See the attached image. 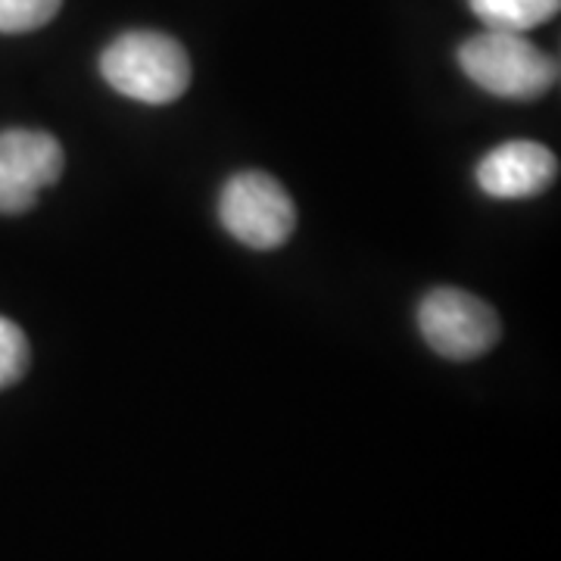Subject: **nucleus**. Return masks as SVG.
<instances>
[{
    "instance_id": "obj_3",
    "label": "nucleus",
    "mask_w": 561,
    "mask_h": 561,
    "mask_svg": "<svg viewBox=\"0 0 561 561\" xmlns=\"http://www.w3.org/2000/svg\"><path fill=\"white\" fill-rule=\"evenodd\" d=\"M219 219L234 241L256 253H268L290 241L297 228V206L278 179L265 172H238L221 187Z\"/></svg>"
},
{
    "instance_id": "obj_5",
    "label": "nucleus",
    "mask_w": 561,
    "mask_h": 561,
    "mask_svg": "<svg viewBox=\"0 0 561 561\" xmlns=\"http://www.w3.org/2000/svg\"><path fill=\"white\" fill-rule=\"evenodd\" d=\"M66 165L60 140L47 131H0V216L28 213L44 187L57 184Z\"/></svg>"
},
{
    "instance_id": "obj_8",
    "label": "nucleus",
    "mask_w": 561,
    "mask_h": 561,
    "mask_svg": "<svg viewBox=\"0 0 561 561\" xmlns=\"http://www.w3.org/2000/svg\"><path fill=\"white\" fill-rule=\"evenodd\" d=\"M62 0H0V32L3 35H22L38 32L41 25L60 13Z\"/></svg>"
},
{
    "instance_id": "obj_1",
    "label": "nucleus",
    "mask_w": 561,
    "mask_h": 561,
    "mask_svg": "<svg viewBox=\"0 0 561 561\" xmlns=\"http://www.w3.org/2000/svg\"><path fill=\"white\" fill-rule=\"evenodd\" d=\"M101 76L113 91L147 106L175 103L191 84V57L162 32H125L101 54Z\"/></svg>"
},
{
    "instance_id": "obj_2",
    "label": "nucleus",
    "mask_w": 561,
    "mask_h": 561,
    "mask_svg": "<svg viewBox=\"0 0 561 561\" xmlns=\"http://www.w3.org/2000/svg\"><path fill=\"white\" fill-rule=\"evenodd\" d=\"M459 66L468 81L502 101H537L559 79V62L522 32L486 28L468 38L459 47Z\"/></svg>"
},
{
    "instance_id": "obj_7",
    "label": "nucleus",
    "mask_w": 561,
    "mask_h": 561,
    "mask_svg": "<svg viewBox=\"0 0 561 561\" xmlns=\"http://www.w3.org/2000/svg\"><path fill=\"white\" fill-rule=\"evenodd\" d=\"M561 0H468L471 13L493 32H530L559 13Z\"/></svg>"
},
{
    "instance_id": "obj_4",
    "label": "nucleus",
    "mask_w": 561,
    "mask_h": 561,
    "mask_svg": "<svg viewBox=\"0 0 561 561\" xmlns=\"http://www.w3.org/2000/svg\"><path fill=\"white\" fill-rule=\"evenodd\" d=\"M419 331L424 343L453 362L486 356L502 337L496 309L459 287H437L419 306Z\"/></svg>"
},
{
    "instance_id": "obj_6",
    "label": "nucleus",
    "mask_w": 561,
    "mask_h": 561,
    "mask_svg": "<svg viewBox=\"0 0 561 561\" xmlns=\"http://www.w3.org/2000/svg\"><path fill=\"white\" fill-rule=\"evenodd\" d=\"M559 175V160L537 140H508L493 147L478 165L474 179L486 197L496 201H527L552 187Z\"/></svg>"
},
{
    "instance_id": "obj_9",
    "label": "nucleus",
    "mask_w": 561,
    "mask_h": 561,
    "mask_svg": "<svg viewBox=\"0 0 561 561\" xmlns=\"http://www.w3.org/2000/svg\"><path fill=\"white\" fill-rule=\"evenodd\" d=\"M28 362H32V350L25 341V331L16 321L0 319V390L22 381Z\"/></svg>"
}]
</instances>
